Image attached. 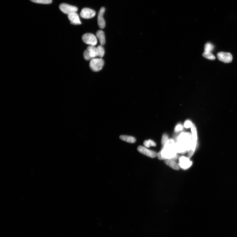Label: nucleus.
<instances>
[{"mask_svg": "<svg viewBox=\"0 0 237 237\" xmlns=\"http://www.w3.org/2000/svg\"><path fill=\"white\" fill-rule=\"evenodd\" d=\"M192 134L189 133H182L178 138L177 142L176 144V148L177 153H185L189 151L192 143Z\"/></svg>", "mask_w": 237, "mask_h": 237, "instance_id": "nucleus-1", "label": "nucleus"}, {"mask_svg": "<svg viewBox=\"0 0 237 237\" xmlns=\"http://www.w3.org/2000/svg\"><path fill=\"white\" fill-rule=\"evenodd\" d=\"M160 151L164 160L166 159L174 160L177 158L176 143L173 139H168Z\"/></svg>", "mask_w": 237, "mask_h": 237, "instance_id": "nucleus-2", "label": "nucleus"}, {"mask_svg": "<svg viewBox=\"0 0 237 237\" xmlns=\"http://www.w3.org/2000/svg\"><path fill=\"white\" fill-rule=\"evenodd\" d=\"M191 132L192 137L191 148L188 152V158H190L195 152L197 140V132L195 125L193 124L191 127Z\"/></svg>", "mask_w": 237, "mask_h": 237, "instance_id": "nucleus-3", "label": "nucleus"}, {"mask_svg": "<svg viewBox=\"0 0 237 237\" xmlns=\"http://www.w3.org/2000/svg\"><path fill=\"white\" fill-rule=\"evenodd\" d=\"M104 65V61L100 58H95L90 61L89 66L91 69L95 72H98L102 69Z\"/></svg>", "mask_w": 237, "mask_h": 237, "instance_id": "nucleus-4", "label": "nucleus"}, {"mask_svg": "<svg viewBox=\"0 0 237 237\" xmlns=\"http://www.w3.org/2000/svg\"><path fill=\"white\" fill-rule=\"evenodd\" d=\"M82 40L85 43L89 46H95L97 44V38L94 34L87 33L83 35Z\"/></svg>", "mask_w": 237, "mask_h": 237, "instance_id": "nucleus-5", "label": "nucleus"}, {"mask_svg": "<svg viewBox=\"0 0 237 237\" xmlns=\"http://www.w3.org/2000/svg\"><path fill=\"white\" fill-rule=\"evenodd\" d=\"M59 9L63 13L69 15L71 14L77 12L78 10L77 7L66 3H62L59 6Z\"/></svg>", "mask_w": 237, "mask_h": 237, "instance_id": "nucleus-6", "label": "nucleus"}, {"mask_svg": "<svg viewBox=\"0 0 237 237\" xmlns=\"http://www.w3.org/2000/svg\"><path fill=\"white\" fill-rule=\"evenodd\" d=\"M217 56L219 60L225 63H231L233 60V56L229 53L219 52L217 54Z\"/></svg>", "mask_w": 237, "mask_h": 237, "instance_id": "nucleus-7", "label": "nucleus"}, {"mask_svg": "<svg viewBox=\"0 0 237 237\" xmlns=\"http://www.w3.org/2000/svg\"><path fill=\"white\" fill-rule=\"evenodd\" d=\"M96 14V12L93 9L85 8L82 9L80 13V16L83 18L90 19L93 18Z\"/></svg>", "mask_w": 237, "mask_h": 237, "instance_id": "nucleus-8", "label": "nucleus"}, {"mask_svg": "<svg viewBox=\"0 0 237 237\" xmlns=\"http://www.w3.org/2000/svg\"><path fill=\"white\" fill-rule=\"evenodd\" d=\"M137 150L143 155L152 158L157 156V153L155 151L149 150L145 147L140 146L137 148Z\"/></svg>", "mask_w": 237, "mask_h": 237, "instance_id": "nucleus-9", "label": "nucleus"}, {"mask_svg": "<svg viewBox=\"0 0 237 237\" xmlns=\"http://www.w3.org/2000/svg\"><path fill=\"white\" fill-rule=\"evenodd\" d=\"M105 9L104 7L101 8L99 11L98 16V25L99 28L103 29L105 26V22L103 18Z\"/></svg>", "mask_w": 237, "mask_h": 237, "instance_id": "nucleus-10", "label": "nucleus"}, {"mask_svg": "<svg viewBox=\"0 0 237 237\" xmlns=\"http://www.w3.org/2000/svg\"><path fill=\"white\" fill-rule=\"evenodd\" d=\"M192 164V162L190 160L189 158L182 156L179 159V166L182 169H186L190 167Z\"/></svg>", "mask_w": 237, "mask_h": 237, "instance_id": "nucleus-11", "label": "nucleus"}, {"mask_svg": "<svg viewBox=\"0 0 237 237\" xmlns=\"http://www.w3.org/2000/svg\"><path fill=\"white\" fill-rule=\"evenodd\" d=\"M68 18L71 23L74 25H81L82 23L79 15L77 12L73 13L68 15Z\"/></svg>", "mask_w": 237, "mask_h": 237, "instance_id": "nucleus-12", "label": "nucleus"}, {"mask_svg": "<svg viewBox=\"0 0 237 237\" xmlns=\"http://www.w3.org/2000/svg\"><path fill=\"white\" fill-rule=\"evenodd\" d=\"M96 36L98 39L101 45H103L105 43V33L102 30H99L97 31Z\"/></svg>", "mask_w": 237, "mask_h": 237, "instance_id": "nucleus-13", "label": "nucleus"}, {"mask_svg": "<svg viewBox=\"0 0 237 237\" xmlns=\"http://www.w3.org/2000/svg\"><path fill=\"white\" fill-rule=\"evenodd\" d=\"M165 163L167 165L175 170H179V166L176 162L172 159H166L165 160Z\"/></svg>", "mask_w": 237, "mask_h": 237, "instance_id": "nucleus-14", "label": "nucleus"}, {"mask_svg": "<svg viewBox=\"0 0 237 237\" xmlns=\"http://www.w3.org/2000/svg\"><path fill=\"white\" fill-rule=\"evenodd\" d=\"M87 50L88 52L89 55L92 59L95 58L98 56L97 55V47L94 46H89L87 47Z\"/></svg>", "mask_w": 237, "mask_h": 237, "instance_id": "nucleus-15", "label": "nucleus"}, {"mask_svg": "<svg viewBox=\"0 0 237 237\" xmlns=\"http://www.w3.org/2000/svg\"><path fill=\"white\" fill-rule=\"evenodd\" d=\"M120 138L122 140L131 143H134L136 141V139L134 137L125 135L120 136Z\"/></svg>", "mask_w": 237, "mask_h": 237, "instance_id": "nucleus-16", "label": "nucleus"}, {"mask_svg": "<svg viewBox=\"0 0 237 237\" xmlns=\"http://www.w3.org/2000/svg\"><path fill=\"white\" fill-rule=\"evenodd\" d=\"M97 55L99 58H102L104 55L105 53V49L102 45L99 46L97 47Z\"/></svg>", "mask_w": 237, "mask_h": 237, "instance_id": "nucleus-17", "label": "nucleus"}, {"mask_svg": "<svg viewBox=\"0 0 237 237\" xmlns=\"http://www.w3.org/2000/svg\"><path fill=\"white\" fill-rule=\"evenodd\" d=\"M204 57L211 60H214L215 59V57L211 52L204 51L203 54Z\"/></svg>", "mask_w": 237, "mask_h": 237, "instance_id": "nucleus-18", "label": "nucleus"}, {"mask_svg": "<svg viewBox=\"0 0 237 237\" xmlns=\"http://www.w3.org/2000/svg\"><path fill=\"white\" fill-rule=\"evenodd\" d=\"M144 145L146 148H149L151 146L155 147L156 144L153 141L149 140H146L144 142Z\"/></svg>", "mask_w": 237, "mask_h": 237, "instance_id": "nucleus-19", "label": "nucleus"}, {"mask_svg": "<svg viewBox=\"0 0 237 237\" xmlns=\"http://www.w3.org/2000/svg\"><path fill=\"white\" fill-rule=\"evenodd\" d=\"M35 3L41 4H50L52 3V0H30Z\"/></svg>", "mask_w": 237, "mask_h": 237, "instance_id": "nucleus-20", "label": "nucleus"}, {"mask_svg": "<svg viewBox=\"0 0 237 237\" xmlns=\"http://www.w3.org/2000/svg\"><path fill=\"white\" fill-rule=\"evenodd\" d=\"M214 46L210 43L208 42L206 43L205 46V51L211 52L214 49Z\"/></svg>", "mask_w": 237, "mask_h": 237, "instance_id": "nucleus-21", "label": "nucleus"}, {"mask_svg": "<svg viewBox=\"0 0 237 237\" xmlns=\"http://www.w3.org/2000/svg\"><path fill=\"white\" fill-rule=\"evenodd\" d=\"M83 55H84V58L85 60L87 61H91L92 59L91 57L90 56L87 49L84 51Z\"/></svg>", "mask_w": 237, "mask_h": 237, "instance_id": "nucleus-22", "label": "nucleus"}, {"mask_svg": "<svg viewBox=\"0 0 237 237\" xmlns=\"http://www.w3.org/2000/svg\"><path fill=\"white\" fill-rule=\"evenodd\" d=\"M168 140V137L167 135L166 134H163L162 140V145L164 146L165 144Z\"/></svg>", "mask_w": 237, "mask_h": 237, "instance_id": "nucleus-23", "label": "nucleus"}, {"mask_svg": "<svg viewBox=\"0 0 237 237\" xmlns=\"http://www.w3.org/2000/svg\"><path fill=\"white\" fill-rule=\"evenodd\" d=\"M193 125V124L190 121L188 120L185 122L184 127H185L186 128L188 129L189 128H191L192 126Z\"/></svg>", "mask_w": 237, "mask_h": 237, "instance_id": "nucleus-24", "label": "nucleus"}, {"mask_svg": "<svg viewBox=\"0 0 237 237\" xmlns=\"http://www.w3.org/2000/svg\"><path fill=\"white\" fill-rule=\"evenodd\" d=\"M183 129V127L181 124H179L177 125L176 127H175V132H178L181 131Z\"/></svg>", "mask_w": 237, "mask_h": 237, "instance_id": "nucleus-25", "label": "nucleus"}, {"mask_svg": "<svg viewBox=\"0 0 237 237\" xmlns=\"http://www.w3.org/2000/svg\"><path fill=\"white\" fill-rule=\"evenodd\" d=\"M157 156L159 160H164L160 151L157 153Z\"/></svg>", "mask_w": 237, "mask_h": 237, "instance_id": "nucleus-26", "label": "nucleus"}]
</instances>
